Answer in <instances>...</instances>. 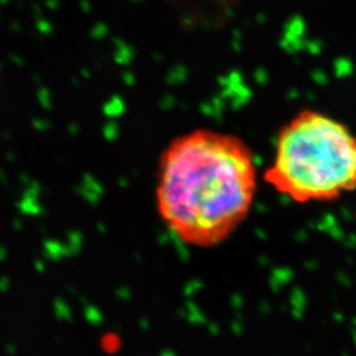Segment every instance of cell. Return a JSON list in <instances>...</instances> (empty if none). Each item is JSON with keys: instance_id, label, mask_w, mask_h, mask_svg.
Instances as JSON below:
<instances>
[{"instance_id": "1", "label": "cell", "mask_w": 356, "mask_h": 356, "mask_svg": "<svg viewBox=\"0 0 356 356\" xmlns=\"http://www.w3.org/2000/svg\"><path fill=\"white\" fill-rule=\"evenodd\" d=\"M256 189L251 148L235 135L202 128L176 137L164 151L156 201L181 242L210 248L246 220Z\"/></svg>"}, {"instance_id": "2", "label": "cell", "mask_w": 356, "mask_h": 356, "mask_svg": "<svg viewBox=\"0 0 356 356\" xmlns=\"http://www.w3.org/2000/svg\"><path fill=\"white\" fill-rule=\"evenodd\" d=\"M264 178L297 203L338 199L356 190V135L330 115L301 111L277 135Z\"/></svg>"}]
</instances>
